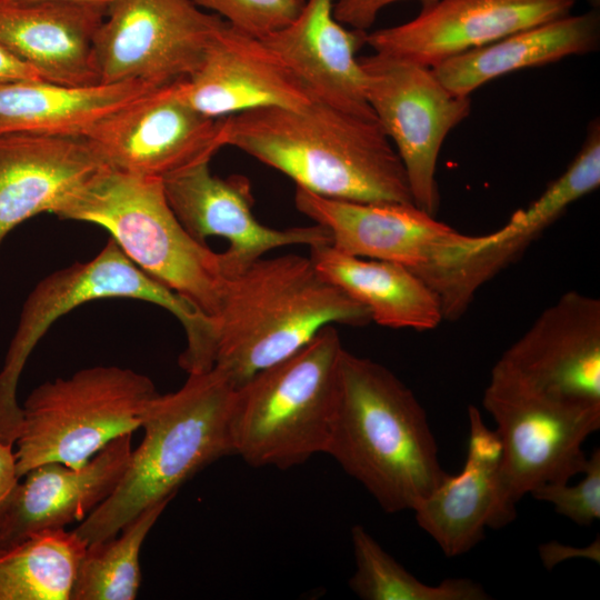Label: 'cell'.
<instances>
[{
	"mask_svg": "<svg viewBox=\"0 0 600 600\" xmlns=\"http://www.w3.org/2000/svg\"><path fill=\"white\" fill-rule=\"evenodd\" d=\"M223 143L321 197L414 204L403 163L378 120L317 98L302 108L224 117Z\"/></svg>",
	"mask_w": 600,
	"mask_h": 600,
	"instance_id": "6da1fadb",
	"label": "cell"
},
{
	"mask_svg": "<svg viewBox=\"0 0 600 600\" xmlns=\"http://www.w3.org/2000/svg\"><path fill=\"white\" fill-rule=\"evenodd\" d=\"M424 408L388 368L343 349L327 454L388 513L413 511L446 478Z\"/></svg>",
	"mask_w": 600,
	"mask_h": 600,
	"instance_id": "7a4b0ae2",
	"label": "cell"
},
{
	"mask_svg": "<svg viewBox=\"0 0 600 600\" xmlns=\"http://www.w3.org/2000/svg\"><path fill=\"white\" fill-rule=\"evenodd\" d=\"M369 322L368 309L322 276L310 257H262L227 278L214 319V367L238 388L322 328Z\"/></svg>",
	"mask_w": 600,
	"mask_h": 600,
	"instance_id": "3957f363",
	"label": "cell"
},
{
	"mask_svg": "<svg viewBox=\"0 0 600 600\" xmlns=\"http://www.w3.org/2000/svg\"><path fill=\"white\" fill-rule=\"evenodd\" d=\"M236 386L217 367L189 373L174 392L156 394L142 412L143 439L113 492L73 531L88 544L109 539L146 508L216 460L233 454L230 412Z\"/></svg>",
	"mask_w": 600,
	"mask_h": 600,
	"instance_id": "277c9868",
	"label": "cell"
},
{
	"mask_svg": "<svg viewBox=\"0 0 600 600\" xmlns=\"http://www.w3.org/2000/svg\"><path fill=\"white\" fill-rule=\"evenodd\" d=\"M343 349L336 326H327L298 351L236 388L230 412L233 454L254 468L283 470L327 453Z\"/></svg>",
	"mask_w": 600,
	"mask_h": 600,
	"instance_id": "5b68a950",
	"label": "cell"
},
{
	"mask_svg": "<svg viewBox=\"0 0 600 600\" xmlns=\"http://www.w3.org/2000/svg\"><path fill=\"white\" fill-rule=\"evenodd\" d=\"M58 217L103 228L139 269L214 321L227 284L220 253L183 228L163 180L103 167Z\"/></svg>",
	"mask_w": 600,
	"mask_h": 600,
	"instance_id": "8992f818",
	"label": "cell"
},
{
	"mask_svg": "<svg viewBox=\"0 0 600 600\" xmlns=\"http://www.w3.org/2000/svg\"><path fill=\"white\" fill-rule=\"evenodd\" d=\"M128 298L157 304L184 329L187 347L179 366L189 374L210 370L216 361L214 321L192 303L139 269L110 238L91 260L76 262L42 279L23 303L17 330L0 370V438L14 443L22 408L17 387L39 340L63 314L96 300Z\"/></svg>",
	"mask_w": 600,
	"mask_h": 600,
	"instance_id": "52a82bcc",
	"label": "cell"
},
{
	"mask_svg": "<svg viewBox=\"0 0 600 600\" xmlns=\"http://www.w3.org/2000/svg\"><path fill=\"white\" fill-rule=\"evenodd\" d=\"M156 394L150 378L117 366L91 367L40 384L21 407L18 477L48 462L82 467L112 440L140 428Z\"/></svg>",
	"mask_w": 600,
	"mask_h": 600,
	"instance_id": "ba28073f",
	"label": "cell"
},
{
	"mask_svg": "<svg viewBox=\"0 0 600 600\" xmlns=\"http://www.w3.org/2000/svg\"><path fill=\"white\" fill-rule=\"evenodd\" d=\"M489 387L581 408H600V301L563 293L494 363Z\"/></svg>",
	"mask_w": 600,
	"mask_h": 600,
	"instance_id": "9c48e42d",
	"label": "cell"
},
{
	"mask_svg": "<svg viewBox=\"0 0 600 600\" xmlns=\"http://www.w3.org/2000/svg\"><path fill=\"white\" fill-rule=\"evenodd\" d=\"M366 99L398 152L414 204L436 216L437 162L448 133L470 113V97L453 93L432 68L374 52L358 58Z\"/></svg>",
	"mask_w": 600,
	"mask_h": 600,
	"instance_id": "30bf717a",
	"label": "cell"
},
{
	"mask_svg": "<svg viewBox=\"0 0 600 600\" xmlns=\"http://www.w3.org/2000/svg\"><path fill=\"white\" fill-rule=\"evenodd\" d=\"M297 209L327 228L331 246L348 254L401 264L431 289L487 241L436 219L413 203L330 199L297 188Z\"/></svg>",
	"mask_w": 600,
	"mask_h": 600,
	"instance_id": "8fae6325",
	"label": "cell"
},
{
	"mask_svg": "<svg viewBox=\"0 0 600 600\" xmlns=\"http://www.w3.org/2000/svg\"><path fill=\"white\" fill-rule=\"evenodd\" d=\"M226 24L191 0H113L93 39L100 83L188 78Z\"/></svg>",
	"mask_w": 600,
	"mask_h": 600,
	"instance_id": "7c38bea8",
	"label": "cell"
},
{
	"mask_svg": "<svg viewBox=\"0 0 600 600\" xmlns=\"http://www.w3.org/2000/svg\"><path fill=\"white\" fill-rule=\"evenodd\" d=\"M483 408L502 443L499 468V529L517 517L524 494L547 483L569 482L582 473L587 438L600 429V408L546 402L486 388Z\"/></svg>",
	"mask_w": 600,
	"mask_h": 600,
	"instance_id": "4fadbf2b",
	"label": "cell"
},
{
	"mask_svg": "<svg viewBox=\"0 0 600 600\" xmlns=\"http://www.w3.org/2000/svg\"><path fill=\"white\" fill-rule=\"evenodd\" d=\"M223 118L182 97L179 80L156 87L97 122L86 138L113 170L164 180L210 162L223 143Z\"/></svg>",
	"mask_w": 600,
	"mask_h": 600,
	"instance_id": "5bb4252c",
	"label": "cell"
},
{
	"mask_svg": "<svg viewBox=\"0 0 600 600\" xmlns=\"http://www.w3.org/2000/svg\"><path fill=\"white\" fill-rule=\"evenodd\" d=\"M163 189L176 217L196 240L206 243L208 237H220L228 241L227 250L220 253L227 278L273 249L331 244L329 230L318 223L287 229L260 223L252 212L249 179L241 174L214 176L209 162L164 179Z\"/></svg>",
	"mask_w": 600,
	"mask_h": 600,
	"instance_id": "9a60e30c",
	"label": "cell"
},
{
	"mask_svg": "<svg viewBox=\"0 0 600 600\" xmlns=\"http://www.w3.org/2000/svg\"><path fill=\"white\" fill-rule=\"evenodd\" d=\"M577 0H438L414 19L367 33L374 52L429 68L571 13Z\"/></svg>",
	"mask_w": 600,
	"mask_h": 600,
	"instance_id": "2e32d148",
	"label": "cell"
},
{
	"mask_svg": "<svg viewBox=\"0 0 600 600\" xmlns=\"http://www.w3.org/2000/svg\"><path fill=\"white\" fill-rule=\"evenodd\" d=\"M179 89L192 108L212 118L263 107L302 108L313 98L263 39L228 22Z\"/></svg>",
	"mask_w": 600,
	"mask_h": 600,
	"instance_id": "e0dca14e",
	"label": "cell"
},
{
	"mask_svg": "<svg viewBox=\"0 0 600 600\" xmlns=\"http://www.w3.org/2000/svg\"><path fill=\"white\" fill-rule=\"evenodd\" d=\"M132 433L118 437L80 468L60 462L40 464L21 478L0 509V550L31 536L81 522L121 480Z\"/></svg>",
	"mask_w": 600,
	"mask_h": 600,
	"instance_id": "ac0fdd59",
	"label": "cell"
},
{
	"mask_svg": "<svg viewBox=\"0 0 600 600\" xmlns=\"http://www.w3.org/2000/svg\"><path fill=\"white\" fill-rule=\"evenodd\" d=\"M107 167L82 136L0 134V246L21 222L58 217L68 201Z\"/></svg>",
	"mask_w": 600,
	"mask_h": 600,
	"instance_id": "d6986e66",
	"label": "cell"
},
{
	"mask_svg": "<svg viewBox=\"0 0 600 600\" xmlns=\"http://www.w3.org/2000/svg\"><path fill=\"white\" fill-rule=\"evenodd\" d=\"M336 0H306L298 17L263 41L283 60L313 98L344 111L377 119L369 106L356 52L367 31L347 29L334 17Z\"/></svg>",
	"mask_w": 600,
	"mask_h": 600,
	"instance_id": "ffe728a7",
	"label": "cell"
},
{
	"mask_svg": "<svg viewBox=\"0 0 600 600\" xmlns=\"http://www.w3.org/2000/svg\"><path fill=\"white\" fill-rule=\"evenodd\" d=\"M469 438L466 462L413 510L418 526L448 558L469 552L484 537L486 528L499 529L498 478L502 443L474 406L468 408Z\"/></svg>",
	"mask_w": 600,
	"mask_h": 600,
	"instance_id": "44dd1931",
	"label": "cell"
},
{
	"mask_svg": "<svg viewBox=\"0 0 600 600\" xmlns=\"http://www.w3.org/2000/svg\"><path fill=\"white\" fill-rule=\"evenodd\" d=\"M107 9L62 2L0 0V47L49 82L100 83L93 39Z\"/></svg>",
	"mask_w": 600,
	"mask_h": 600,
	"instance_id": "7402d4cb",
	"label": "cell"
},
{
	"mask_svg": "<svg viewBox=\"0 0 600 600\" xmlns=\"http://www.w3.org/2000/svg\"><path fill=\"white\" fill-rule=\"evenodd\" d=\"M600 14L593 8L530 27L492 43L453 56L432 68L441 83L469 97L494 78L597 50Z\"/></svg>",
	"mask_w": 600,
	"mask_h": 600,
	"instance_id": "603a6c76",
	"label": "cell"
},
{
	"mask_svg": "<svg viewBox=\"0 0 600 600\" xmlns=\"http://www.w3.org/2000/svg\"><path fill=\"white\" fill-rule=\"evenodd\" d=\"M316 268L363 304L371 321L393 329L429 331L443 321L436 292L408 268L348 254L331 244L310 248Z\"/></svg>",
	"mask_w": 600,
	"mask_h": 600,
	"instance_id": "cb8c5ba5",
	"label": "cell"
},
{
	"mask_svg": "<svg viewBox=\"0 0 600 600\" xmlns=\"http://www.w3.org/2000/svg\"><path fill=\"white\" fill-rule=\"evenodd\" d=\"M156 88L141 81L69 86L46 80L0 83V134L82 136L101 119Z\"/></svg>",
	"mask_w": 600,
	"mask_h": 600,
	"instance_id": "d4e9b609",
	"label": "cell"
},
{
	"mask_svg": "<svg viewBox=\"0 0 600 600\" xmlns=\"http://www.w3.org/2000/svg\"><path fill=\"white\" fill-rule=\"evenodd\" d=\"M87 543L64 528L36 533L0 554V600H71Z\"/></svg>",
	"mask_w": 600,
	"mask_h": 600,
	"instance_id": "484cf974",
	"label": "cell"
},
{
	"mask_svg": "<svg viewBox=\"0 0 600 600\" xmlns=\"http://www.w3.org/2000/svg\"><path fill=\"white\" fill-rule=\"evenodd\" d=\"M172 499L159 501L129 520L118 533L87 546L71 600H133L141 583L140 550Z\"/></svg>",
	"mask_w": 600,
	"mask_h": 600,
	"instance_id": "4316f807",
	"label": "cell"
},
{
	"mask_svg": "<svg viewBox=\"0 0 600 600\" xmlns=\"http://www.w3.org/2000/svg\"><path fill=\"white\" fill-rule=\"evenodd\" d=\"M356 571L350 589L363 600H488L483 587L469 578H447L437 586L411 574L360 524L351 529Z\"/></svg>",
	"mask_w": 600,
	"mask_h": 600,
	"instance_id": "83f0119b",
	"label": "cell"
},
{
	"mask_svg": "<svg viewBox=\"0 0 600 600\" xmlns=\"http://www.w3.org/2000/svg\"><path fill=\"white\" fill-rule=\"evenodd\" d=\"M600 184V127L593 121L587 139L566 171L526 209L517 214L527 226L543 232L574 201L596 190Z\"/></svg>",
	"mask_w": 600,
	"mask_h": 600,
	"instance_id": "f1b7e54d",
	"label": "cell"
},
{
	"mask_svg": "<svg viewBox=\"0 0 600 600\" xmlns=\"http://www.w3.org/2000/svg\"><path fill=\"white\" fill-rule=\"evenodd\" d=\"M199 8L221 17L231 27L258 38L290 24L306 0H191Z\"/></svg>",
	"mask_w": 600,
	"mask_h": 600,
	"instance_id": "f546056e",
	"label": "cell"
},
{
	"mask_svg": "<svg viewBox=\"0 0 600 600\" xmlns=\"http://www.w3.org/2000/svg\"><path fill=\"white\" fill-rule=\"evenodd\" d=\"M583 479L573 486L568 482L547 483L530 496L551 503L560 516L578 526L589 527L600 518V450L596 448L588 457Z\"/></svg>",
	"mask_w": 600,
	"mask_h": 600,
	"instance_id": "4dcf8cb0",
	"label": "cell"
},
{
	"mask_svg": "<svg viewBox=\"0 0 600 600\" xmlns=\"http://www.w3.org/2000/svg\"><path fill=\"white\" fill-rule=\"evenodd\" d=\"M398 1L402 0H336L334 17L343 26L367 31L383 8ZM419 1L423 9L434 4L438 0Z\"/></svg>",
	"mask_w": 600,
	"mask_h": 600,
	"instance_id": "1f68e13d",
	"label": "cell"
},
{
	"mask_svg": "<svg viewBox=\"0 0 600 600\" xmlns=\"http://www.w3.org/2000/svg\"><path fill=\"white\" fill-rule=\"evenodd\" d=\"M540 560L547 570H552L557 564L572 558L589 559L593 562H600V540L597 537L587 547L567 546L556 540L541 543L538 549Z\"/></svg>",
	"mask_w": 600,
	"mask_h": 600,
	"instance_id": "d6a6232c",
	"label": "cell"
},
{
	"mask_svg": "<svg viewBox=\"0 0 600 600\" xmlns=\"http://www.w3.org/2000/svg\"><path fill=\"white\" fill-rule=\"evenodd\" d=\"M18 480L13 444L7 443L0 438V509ZM2 552L3 550H0V554Z\"/></svg>",
	"mask_w": 600,
	"mask_h": 600,
	"instance_id": "836d02e7",
	"label": "cell"
},
{
	"mask_svg": "<svg viewBox=\"0 0 600 600\" xmlns=\"http://www.w3.org/2000/svg\"><path fill=\"white\" fill-rule=\"evenodd\" d=\"M17 80H43L30 66L0 47V83Z\"/></svg>",
	"mask_w": 600,
	"mask_h": 600,
	"instance_id": "e575fe53",
	"label": "cell"
},
{
	"mask_svg": "<svg viewBox=\"0 0 600 600\" xmlns=\"http://www.w3.org/2000/svg\"><path fill=\"white\" fill-rule=\"evenodd\" d=\"M3 1L9 2V3H28V2H37V1H62V2L94 6V7L108 9V7L111 4L113 0H3Z\"/></svg>",
	"mask_w": 600,
	"mask_h": 600,
	"instance_id": "d590c367",
	"label": "cell"
}]
</instances>
